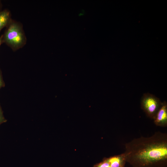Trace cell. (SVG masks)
<instances>
[{"label":"cell","instance_id":"cell-1","mask_svg":"<svg viewBox=\"0 0 167 167\" xmlns=\"http://www.w3.org/2000/svg\"><path fill=\"white\" fill-rule=\"evenodd\" d=\"M167 138L165 134L158 133L135 139L126 145L125 159L132 158L144 165L166 160Z\"/></svg>","mask_w":167,"mask_h":167},{"label":"cell","instance_id":"cell-2","mask_svg":"<svg viewBox=\"0 0 167 167\" xmlns=\"http://www.w3.org/2000/svg\"><path fill=\"white\" fill-rule=\"evenodd\" d=\"M162 102L154 95L149 93H145L141 99V107L147 116L154 119Z\"/></svg>","mask_w":167,"mask_h":167},{"label":"cell","instance_id":"cell-3","mask_svg":"<svg viewBox=\"0 0 167 167\" xmlns=\"http://www.w3.org/2000/svg\"><path fill=\"white\" fill-rule=\"evenodd\" d=\"M24 36L21 28L15 23L11 24L4 36L6 42L15 47L20 46L24 41Z\"/></svg>","mask_w":167,"mask_h":167},{"label":"cell","instance_id":"cell-4","mask_svg":"<svg viewBox=\"0 0 167 167\" xmlns=\"http://www.w3.org/2000/svg\"><path fill=\"white\" fill-rule=\"evenodd\" d=\"M155 123L157 126H166L167 124V103L164 101L162 102L160 108L154 119Z\"/></svg>","mask_w":167,"mask_h":167},{"label":"cell","instance_id":"cell-5","mask_svg":"<svg viewBox=\"0 0 167 167\" xmlns=\"http://www.w3.org/2000/svg\"><path fill=\"white\" fill-rule=\"evenodd\" d=\"M125 159L124 153L121 155L112 157L108 160L111 167H121Z\"/></svg>","mask_w":167,"mask_h":167},{"label":"cell","instance_id":"cell-6","mask_svg":"<svg viewBox=\"0 0 167 167\" xmlns=\"http://www.w3.org/2000/svg\"><path fill=\"white\" fill-rule=\"evenodd\" d=\"M10 17L9 12L5 10L0 12V31L8 23Z\"/></svg>","mask_w":167,"mask_h":167},{"label":"cell","instance_id":"cell-7","mask_svg":"<svg viewBox=\"0 0 167 167\" xmlns=\"http://www.w3.org/2000/svg\"><path fill=\"white\" fill-rule=\"evenodd\" d=\"M97 167H111V166L108 160H107L99 164Z\"/></svg>","mask_w":167,"mask_h":167},{"label":"cell","instance_id":"cell-8","mask_svg":"<svg viewBox=\"0 0 167 167\" xmlns=\"http://www.w3.org/2000/svg\"><path fill=\"white\" fill-rule=\"evenodd\" d=\"M6 122V120L4 117L3 113L0 106V125L2 123L5 122Z\"/></svg>","mask_w":167,"mask_h":167},{"label":"cell","instance_id":"cell-9","mask_svg":"<svg viewBox=\"0 0 167 167\" xmlns=\"http://www.w3.org/2000/svg\"><path fill=\"white\" fill-rule=\"evenodd\" d=\"M2 84H3V83H2V78H1V74H0V88L2 86Z\"/></svg>","mask_w":167,"mask_h":167},{"label":"cell","instance_id":"cell-10","mask_svg":"<svg viewBox=\"0 0 167 167\" xmlns=\"http://www.w3.org/2000/svg\"><path fill=\"white\" fill-rule=\"evenodd\" d=\"M1 41H2L1 39V38H0V45L1 44Z\"/></svg>","mask_w":167,"mask_h":167}]
</instances>
